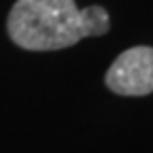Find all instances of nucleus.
<instances>
[{
	"mask_svg": "<svg viewBox=\"0 0 153 153\" xmlns=\"http://www.w3.org/2000/svg\"><path fill=\"white\" fill-rule=\"evenodd\" d=\"M106 87L117 96H140L153 94V47L136 45L115 57L104 74Z\"/></svg>",
	"mask_w": 153,
	"mask_h": 153,
	"instance_id": "obj_2",
	"label": "nucleus"
},
{
	"mask_svg": "<svg viewBox=\"0 0 153 153\" xmlns=\"http://www.w3.org/2000/svg\"><path fill=\"white\" fill-rule=\"evenodd\" d=\"M108 30L104 7L79 9L74 0H17L7 17L9 38L26 51H60Z\"/></svg>",
	"mask_w": 153,
	"mask_h": 153,
	"instance_id": "obj_1",
	"label": "nucleus"
}]
</instances>
